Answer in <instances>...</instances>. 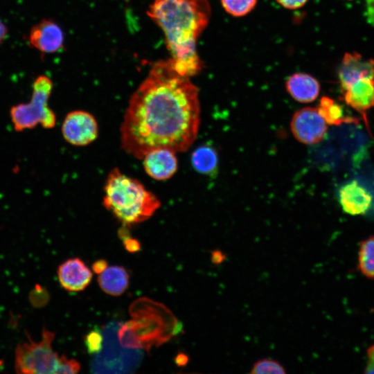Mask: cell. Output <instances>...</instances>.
Segmentation results:
<instances>
[{
  "mask_svg": "<svg viewBox=\"0 0 374 374\" xmlns=\"http://www.w3.org/2000/svg\"><path fill=\"white\" fill-rule=\"evenodd\" d=\"M179 74L171 59L160 60L133 93L121 126L123 150L142 159L148 152L186 151L200 123L197 87Z\"/></svg>",
  "mask_w": 374,
  "mask_h": 374,
  "instance_id": "1",
  "label": "cell"
},
{
  "mask_svg": "<svg viewBox=\"0 0 374 374\" xmlns=\"http://www.w3.org/2000/svg\"><path fill=\"white\" fill-rule=\"evenodd\" d=\"M148 15L163 31L176 71L188 78L197 74L202 63L196 42L210 19L209 1L154 0Z\"/></svg>",
  "mask_w": 374,
  "mask_h": 374,
  "instance_id": "2",
  "label": "cell"
},
{
  "mask_svg": "<svg viewBox=\"0 0 374 374\" xmlns=\"http://www.w3.org/2000/svg\"><path fill=\"white\" fill-rule=\"evenodd\" d=\"M132 319L123 323L117 332L122 347L150 350L168 341L182 330V325L163 305L147 298L132 303Z\"/></svg>",
  "mask_w": 374,
  "mask_h": 374,
  "instance_id": "3",
  "label": "cell"
},
{
  "mask_svg": "<svg viewBox=\"0 0 374 374\" xmlns=\"http://www.w3.org/2000/svg\"><path fill=\"white\" fill-rule=\"evenodd\" d=\"M103 204L123 226L149 219L161 206L157 197L137 179L111 170L104 186Z\"/></svg>",
  "mask_w": 374,
  "mask_h": 374,
  "instance_id": "4",
  "label": "cell"
},
{
  "mask_svg": "<svg viewBox=\"0 0 374 374\" xmlns=\"http://www.w3.org/2000/svg\"><path fill=\"white\" fill-rule=\"evenodd\" d=\"M53 84L46 75L37 76L32 86V95L27 103L12 105L9 111L10 119L15 131L22 132L38 125L51 129L56 125V115L48 106Z\"/></svg>",
  "mask_w": 374,
  "mask_h": 374,
  "instance_id": "5",
  "label": "cell"
},
{
  "mask_svg": "<svg viewBox=\"0 0 374 374\" xmlns=\"http://www.w3.org/2000/svg\"><path fill=\"white\" fill-rule=\"evenodd\" d=\"M28 338V341L18 344L15 348V371L26 374H55L60 356L52 347L54 332L44 328L40 341H35L29 336Z\"/></svg>",
  "mask_w": 374,
  "mask_h": 374,
  "instance_id": "6",
  "label": "cell"
},
{
  "mask_svg": "<svg viewBox=\"0 0 374 374\" xmlns=\"http://www.w3.org/2000/svg\"><path fill=\"white\" fill-rule=\"evenodd\" d=\"M64 139L73 146H86L98 135L96 118L84 110H73L64 117L61 127Z\"/></svg>",
  "mask_w": 374,
  "mask_h": 374,
  "instance_id": "7",
  "label": "cell"
},
{
  "mask_svg": "<svg viewBox=\"0 0 374 374\" xmlns=\"http://www.w3.org/2000/svg\"><path fill=\"white\" fill-rule=\"evenodd\" d=\"M327 125L317 108L304 107L294 114L290 127L296 140L304 144L313 145L324 138Z\"/></svg>",
  "mask_w": 374,
  "mask_h": 374,
  "instance_id": "8",
  "label": "cell"
},
{
  "mask_svg": "<svg viewBox=\"0 0 374 374\" xmlns=\"http://www.w3.org/2000/svg\"><path fill=\"white\" fill-rule=\"evenodd\" d=\"M28 42L43 54L56 53L63 47L64 33L57 23L44 19L31 28Z\"/></svg>",
  "mask_w": 374,
  "mask_h": 374,
  "instance_id": "9",
  "label": "cell"
},
{
  "mask_svg": "<svg viewBox=\"0 0 374 374\" xmlns=\"http://www.w3.org/2000/svg\"><path fill=\"white\" fill-rule=\"evenodd\" d=\"M338 78L342 91L357 80H374V59L365 58L357 52L346 53L339 67Z\"/></svg>",
  "mask_w": 374,
  "mask_h": 374,
  "instance_id": "10",
  "label": "cell"
},
{
  "mask_svg": "<svg viewBox=\"0 0 374 374\" xmlns=\"http://www.w3.org/2000/svg\"><path fill=\"white\" fill-rule=\"evenodd\" d=\"M57 274L60 285L71 292L84 290L92 279L91 271L79 258H69L61 263Z\"/></svg>",
  "mask_w": 374,
  "mask_h": 374,
  "instance_id": "11",
  "label": "cell"
},
{
  "mask_svg": "<svg viewBox=\"0 0 374 374\" xmlns=\"http://www.w3.org/2000/svg\"><path fill=\"white\" fill-rule=\"evenodd\" d=\"M176 152L167 149H155L146 153L143 159L145 172L158 181L172 177L178 168Z\"/></svg>",
  "mask_w": 374,
  "mask_h": 374,
  "instance_id": "12",
  "label": "cell"
},
{
  "mask_svg": "<svg viewBox=\"0 0 374 374\" xmlns=\"http://www.w3.org/2000/svg\"><path fill=\"white\" fill-rule=\"evenodd\" d=\"M339 201L344 213L359 215L370 209L373 197L364 186L357 181L352 180L339 188Z\"/></svg>",
  "mask_w": 374,
  "mask_h": 374,
  "instance_id": "13",
  "label": "cell"
},
{
  "mask_svg": "<svg viewBox=\"0 0 374 374\" xmlns=\"http://www.w3.org/2000/svg\"><path fill=\"white\" fill-rule=\"evenodd\" d=\"M343 93L346 103L362 114L369 130L366 113L374 107V80L369 78L357 80Z\"/></svg>",
  "mask_w": 374,
  "mask_h": 374,
  "instance_id": "14",
  "label": "cell"
},
{
  "mask_svg": "<svg viewBox=\"0 0 374 374\" xmlns=\"http://www.w3.org/2000/svg\"><path fill=\"white\" fill-rule=\"evenodd\" d=\"M285 87L295 100L303 103L314 101L320 92L318 80L305 73H296L289 76L285 82Z\"/></svg>",
  "mask_w": 374,
  "mask_h": 374,
  "instance_id": "15",
  "label": "cell"
},
{
  "mask_svg": "<svg viewBox=\"0 0 374 374\" xmlns=\"http://www.w3.org/2000/svg\"><path fill=\"white\" fill-rule=\"evenodd\" d=\"M98 275V283L100 287L109 295L120 296L128 287L129 274L122 266L109 267Z\"/></svg>",
  "mask_w": 374,
  "mask_h": 374,
  "instance_id": "16",
  "label": "cell"
},
{
  "mask_svg": "<svg viewBox=\"0 0 374 374\" xmlns=\"http://www.w3.org/2000/svg\"><path fill=\"white\" fill-rule=\"evenodd\" d=\"M191 163L194 169L201 174L215 175L218 166L217 153L211 145H200L193 152Z\"/></svg>",
  "mask_w": 374,
  "mask_h": 374,
  "instance_id": "17",
  "label": "cell"
},
{
  "mask_svg": "<svg viewBox=\"0 0 374 374\" xmlns=\"http://www.w3.org/2000/svg\"><path fill=\"white\" fill-rule=\"evenodd\" d=\"M317 109L328 125H340L343 123H357V119L344 114L343 107L333 99L323 96Z\"/></svg>",
  "mask_w": 374,
  "mask_h": 374,
  "instance_id": "18",
  "label": "cell"
},
{
  "mask_svg": "<svg viewBox=\"0 0 374 374\" xmlns=\"http://www.w3.org/2000/svg\"><path fill=\"white\" fill-rule=\"evenodd\" d=\"M357 269L368 279H374V235L361 241L357 256Z\"/></svg>",
  "mask_w": 374,
  "mask_h": 374,
  "instance_id": "19",
  "label": "cell"
},
{
  "mask_svg": "<svg viewBox=\"0 0 374 374\" xmlns=\"http://www.w3.org/2000/svg\"><path fill=\"white\" fill-rule=\"evenodd\" d=\"M225 11L233 17H243L255 8L257 0H220Z\"/></svg>",
  "mask_w": 374,
  "mask_h": 374,
  "instance_id": "20",
  "label": "cell"
},
{
  "mask_svg": "<svg viewBox=\"0 0 374 374\" xmlns=\"http://www.w3.org/2000/svg\"><path fill=\"white\" fill-rule=\"evenodd\" d=\"M251 374H285V368L278 361L271 358L260 359L253 364Z\"/></svg>",
  "mask_w": 374,
  "mask_h": 374,
  "instance_id": "21",
  "label": "cell"
},
{
  "mask_svg": "<svg viewBox=\"0 0 374 374\" xmlns=\"http://www.w3.org/2000/svg\"><path fill=\"white\" fill-rule=\"evenodd\" d=\"M103 335L98 328L89 331L84 337V345L89 354H98L103 347Z\"/></svg>",
  "mask_w": 374,
  "mask_h": 374,
  "instance_id": "22",
  "label": "cell"
},
{
  "mask_svg": "<svg viewBox=\"0 0 374 374\" xmlns=\"http://www.w3.org/2000/svg\"><path fill=\"white\" fill-rule=\"evenodd\" d=\"M81 366L74 359H69L64 355L60 356L56 374H75L79 372Z\"/></svg>",
  "mask_w": 374,
  "mask_h": 374,
  "instance_id": "23",
  "label": "cell"
},
{
  "mask_svg": "<svg viewBox=\"0 0 374 374\" xmlns=\"http://www.w3.org/2000/svg\"><path fill=\"white\" fill-rule=\"evenodd\" d=\"M364 373L374 374V344L366 350V364Z\"/></svg>",
  "mask_w": 374,
  "mask_h": 374,
  "instance_id": "24",
  "label": "cell"
},
{
  "mask_svg": "<svg viewBox=\"0 0 374 374\" xmlns=\"http://www.w3.org/2000/svg\"><path fill=\"white\" fill-rule=\"evenodd\" d=\"M122 242L123 243L125 249L130 253L139 252L141 249L140 242L138 240L132 238L131 236L128 237Z\"/></svg>",
  "mask_w": 374,
  "mask_h": 374,
  "instance_id": "25",
  "label": "cell"
},
{
  "mask_svg": "<svg viewBox=\"0 0 374 374\" xmlns=\"http://www.w3.org/2000/svg\"><path fill=\"white\" fill-rule=\"evenodd\" d=\"M276 1L285 8L294 10L303 7L308 0H276Z\"/></svg>",
  "mask_w": 374,
  "mask_h": 374,
  "instance_id": "26",
  "label": "cell"
},
{
  "mask_svg": "<svg viewBox=\"0 0 374 374\" xmlns=\"http://www.w3.org/2000/svg\"><path fill=\"white\" fill-rule=\"evenodd\" d=\"M365 16L367 21L374 26V0H366Z\"/></svg>",
  "mask_w": 374,
  "mask_h": 374,
  "instance_id": "27",
  "label": "cell"
},
{
  "mask_svg": "<svg viewBox=\"0 0 374 374\" xmlns=\"http://www.w3.org/2000/svg\"><path fill=\"white\" fill-rule=\"evenodd\" d=\"M226 258V255L220 249H215L211 253V261L215 265H221Z\"/></svg>",
  "mask_w": 374,
  "mask_h": 374,
  "instance_id": "28",
  "label": "cell"
},
{
  "mask_svg": "<svg viewBox=\"0 0 374 374\" xmlns=\"http://www.w3.org/2000/svg\"><path fill=\"white\" fill-rule=\"evenodd\" d=\"M107 262L105 260L99 259L93 263L91 267L94 273L100 274L107 268Z\"/></svg>",
  "mask_w": 374,
  "mask_h": 374,
  "instance_id": "29",
  "label": "cell"
},
{
  "mask_svg": "<svg viewBox=\"0 0 374 374\" xmlns=\"http://www.w3.org/2000/svg\"><path fill=\"white\" fill-rule=\"evenodd\" d=\"M188 362V357L183 353H179L175 357V363L179 366H184Z\"/></svg>",
  "mask_w": 374,
  "mask_h": 374,
  "instance_id": "30",
  "label": "cell"
},
{
  "mask_svg": "<svg viewBox=\"0 0 374 374\" xmlns=\"http://www.w3.org/2000/svg\"><path fill=\"white\" fill-rule=\"evenodd\" d=\"M8 33L6 25L0 20V45L4 42Z\"/></svg>",
  "mask_w": 374,
  "mask_h": 374,
  "instance_id": "31",
  "label": "cell"
}]
</instances>
